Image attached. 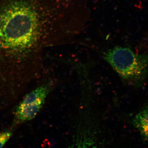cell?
<instances>
[{
  "instance_id": "obj_1",
  "label": "cell",
  "mask_w": 148,
  "mask_h": 148,
  "mask_svg": "<svg viewBox=\"0 0 148 148\" xmlns=\"http://www.w3.org/2000/svg\"><path fill=\"white\" fill-rule=\"evenodd\" d=\"M88 21L85 0H0V73H24L46 49L80 34Z\"/></svg>"
},
{
  "instance_id": "obj_2",
  "label": "cell",
  "mask_w": 148,
  "mask_h": 148,
  "mask_svg": "<svg viewBox=\"0 0 148 148\" xmlns=\"http://www.w3.org/2000/svg\"><path fill=\"white\" fill-rule=\"evenodd\" d=\"M104 59L122 79L140 83L148 74V54H139L129 48L116 46L104 53Z\"/></svg>"
},
{
  "instance_id": "obj_3",
  "label": "cell",
  "mask_w": 148,
  "mask_h": 148,
  "mask_svg": "<svg viewBox=\"0 0 148 148\" xmlns=\"http://www.w3.org/2000/svg\"><path fill=\"white\" fill-rule=\"evenodd\" d=\"M53 86L52 81L45 82L24 96L15 110L14 125L31 121L36 116L42 109Z\"/></svg>"
},
{
  "instance_id": "obj_4",
  "label": "cell",
  "mask_w": 148,
  "mask_h": 148,
  "mask_svg": "<svg viewBox=\"0 0 148 148\" xmlns=\"http://www.w3.org/2000/svg\"><path fill=\"white\" fill-rule=\"evenodd\" d=\"M132 123L142 138L148 142V107L141 110L135 116Z\"/></svg>"
},
{
  "instance_id": "obj_5",
  "label": "cell",
  "mask_w": 148,
  "mask_h": 148,
  "mask_svg": "<svg viewBox=\"0 0 148 148\" xmlns=\"http://www.w3.org/2000/svg\"><path fill=\"white\" fill-rule=\"evenodd\" d=\"M12 135L10 130L0 132V148H2L7 143Z\"/></svg>"
}]
</instances>
